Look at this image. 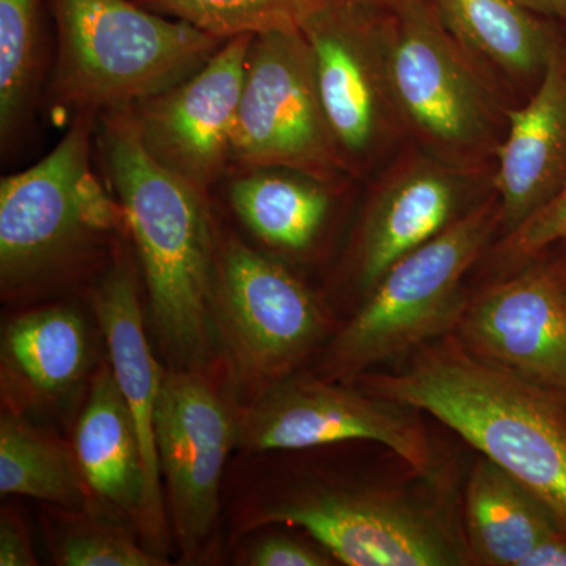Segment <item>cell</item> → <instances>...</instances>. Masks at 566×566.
<instances>
[{
    "mask_svg": "<svg viewBox=\"0 0 566 566\" xmlns=\"http://www.w3.org/2000/svg\"><path fill=\"white\" fill-rule=\"evenodd\" d=\"M367 392L428 412L527 488L566 531V409L560 398L479 359L458 338L394 375H363Z\"/></svg>",
    "mask_w": 566,
    "mask_h": 566,
    "instance_id": "1",
    "label": "cell"
},
{
    "mask_svg": "<svg viewBox=\"0 0 566 566\" xmlns=\"http://www.w3.org/2000/svg\"><path fill=\"white\" fill-rule=\"evenodd\" d=\"M99 117V148L139 252L153 324L174 356L196 365L210 348L218 274L208 197L145 150L132 107Z\"/></svg>",
    "mask_w": 566,
    "mask_h": 566,
    "instance_id": "2",
    "label": "cell"
},
{
    "mask_svg": "<svg viewBox=\"0 0 566 566\" xmlns=\"http://www.w3.org/2000/svg\"><path fill=\"white\" fill-rule=\"evenodd\" d=\"M50 3L57 29L51 95L55 106L77 115L132 107L166 91L223 43L136 0Z\"/></svg>",
    "mask_w": 566,
    "mask_h": 566,
    "instance_id": "3",
    "label": "cell"
},
{
    "mask_svg": "<svg viewBox=\"0 0 566 566\" xmlns=\"http://www.w3.org/2000/svg\"><path fill=\"white\" fill-rule=\"evenodd\" d=\"M95 114H80L39 163L0 181L3 293L43 281L128 227L125 211L92 169Z\"/></svg>",
    "mask_w": 566,
    "mask_h": 566,
    "instance_id": "4",
    "label": "cell"
},
{
    "mask_svg": "<svg viewBox=\"0 0 566 566\" xmlns=\"http://www.w3.org/2000/svg\"><path fill=\"white\" fill-rule=\"evenodd\" d=\"M499 222L501 207L486 200L395 262L335 337L327 375L360 378L368 368L458 327L468 307L464 275L485 252Z\"/></svg>",
    "mask_w": 566,
    "mask_h": 566,
    "instance_id": "5",
    "label": "cell"
},
{
    "mask_svg": "<svg viewBox=\"0 0 566 566\" xmlns=\"http://www.w3.org/2000/svg\"><path fill=\"white\" fill-rule=\"evenodd\" d=\"M447 31L431 0L390 6L387 77L398 114L441 150L490 147L499 106L472 55Z\"/></svg>",
    "mask_w": 566,
    "mask_h": 566,
    "instance_id": "6",
    "label": "cell"
},
{
    "mask_svg": "<svg viewBox=\"0 0 566 566\" xmlns=\"http://www.w3.org/2000/svg\"><path fill=\"white\" fill-rule=\"evenodd\" d=\"M245 169H286L319 182L346 166L331 132L314 59L301 31L252 39L232 142Z\"/></svg>",
    "mask_w": 566,
    "mask_h": 566,
    "instance_id": "7",
    "label": "cell"
},
{
    "mask_svg": "<svg viewBox=\"0 0 566 566\" xmlns=\"http://www.w3.org/2000/svg\"><path fill=\"white\" fill-rule=\"evenodd\" d=\"M411 409L376 394L283 376L262 387L237 417V446L264 452L374 441L416 471L428 472L433 464L430 442Z\"/></svg>",
    "mask_w": 566,
    "mask_h": 566,
    "instance_id": "8",
    "label": "cell"
},
{
    "mask_svg": "<svg viewBox=\"0 0 566 566\" xmlns=\"http://www.w3.org/2000/svg\"><path fill=\"white\" fill-rule=\"evenodd\" d=\"M212 314L234 371L262 387L289 375L324 331L314 294L282 264L238 240L218 260Z\"/></svg>",
    "mask_w": 566,
    "mask_h": 566,
    "instance_id": "9",
    "label": "cell"
},
{
    "mask_svg": "<svg viewBox=\"0 0 566 566\" xmlns=\"http://www.w3.org/2000/svg\"><path fill=\"white\" fill-rule=\"evenodd\" d=\"M245 524L301 527L348 566H453L468 558L434 513L374 491H301L255 510Z\"/></svg>",
    "mask_w": 566,
    "mask_h": 566,
    "instance_id": "10",
    "label": "cell"
},
{
    "mask_svg": "<svg viewBox=\"0 0 566 566\" xmlns=\"http://www.w3.org/2000/svg\"><path fill=\"white\" fill-rule=\"evenodd\" d=\"M252 39L241 35L223 41L199 70L132 106L145 150L205 197L232 161Z\"/></svg>",
    "mask_w": 566,
    "mask_h": 566,
    "instance_id": "11",
    "label": "cell"
},
{
    "mask_svg": "<svg viewBox=\"0 0 566 566\" xmlns=\"http://www.w3.org/2000/svg\"><path fill=\"white\" fill-rule=\"evenodd\" d=\"M389 22L385 3L327 0L301 25L324 114L345 159L375 147L394 106L386 61Z\"/></svg>",
    "mask_w": 566,
    "mask_h": 566,
    "instance_id": "12",
    "label": "cell"
},
{
    "mask_svg": "<svg viewBox=\"0 0 566 566\" xmlns=\"http://www.w3.org/2000/svg\"><path fill=\"white\" fill-rule=\"evenodd\" d=\"M234 444L237 419L210 382L197 371H166L156 447L175 534L186 557L197 556L214 527L223 464Z\"/></svg>",
    "mask_w": 566,
    "mask_h": 566,
    "instance_id": "13",
    "label": "cell"
},
{
    "mask_svg": "<svg viewBox=\"0 0 566 566\" xmlns=\"http://www.w3.org/2000/svg\"><path fill=\"white\" fill-rule=\"evenodd\" d=\"M458 340L479 359L566 398V292L532 266L468 304Z\"/></svg>",
    "mask_w": 566,
    "mask_h": 566,
    "instance_id": "14",
    "label": "cell"
},
{
    "mask_svg": "<svg viewBox=\"0 0 566 566\" xmlns=\"http://www.w3.org/2000/svg\"><path fill=\"white\" fill-rule=\"evenodd\" d=\"M93 305L109 349L112 374L139 436L147 482L139 528L153 546H161L166 539V517L156 447V415L164 374L159 371L145 334L139 294L133 275L123 268L111 271L96 289Z\"/></svg>",
    "mask_w": 566,
    "mask_h": 566,
    "instance_id": "15",
    "label": "cell"
},
{
    "mask_svg": "<svg viewBox=\"0 0 566 566\" xmlns=\"http://www.w3.org/2000/svg\"><path fill=\"white\" fill-rule=\"evenodd\" d=\"M494 185L506 232L516 229L566 181V52L558 44L526 106L506 114Z\"/></svg>",
    "mask_w": 566,
    "mask_h": 566,
    "instance_id": "16",
    "label": "cell"
},
{
    "mask_svg": "<svg viewBox=\"0 0 566 566\" xmlns=\"http://www.w3.org/2000/svg\"><path fill=\"white\" fill-rule=\"evenodd\" d=\"M465 188L460 175L436 163L401 170L376 196L365 214L357 248V277L371 290L409 252L433 240L463 216Z\"/></svg>",
    "mask_w": 566,
    "mask_h": 566,
    "instance_id": "17",
    "label": "cell"
},
{
    "mask_svg": "<svg viewBox=\"0 0 566 566\" xmlns=\"http://www.w3.org/2000/svg\"><path fill=\"white\" fill-rule=\"evenodd\" d=\"M74 455L88 490L140 526L145 510L144 458L132 412L111 368L93 379L74 436Z\"/></svg>",
    "mask_w": 566,
    "mask_h": 566,
    "instance_id": "18",
    "label": "cell"
},
{
    "mask_svg": "<svg viewBox=\"0 0 566 566\" xmlns=\"http://www.w3.org/2000/svg\"><path fill=\"white\" fill-rule=\"evenodd\" d=\"M87 334L84 319L71 308L18 316L3 331V387L29 403L57 400L87 370Z\"/></svg>",
    "mask_w": 566,
    "mask_h": 566,
    "instance_id": "19",
    "label": "cell"
},
{
    "mask_svg": "<svg viewBox=\"0 0 566 566\" xmlns=\"http://www.w3.org/2000/svg\"><path fill=\"white\" fill-rule=\"evenodd\" d=\"M465 524L472 554L493 566H523L539 542L562 528L542 501L490 460L480 461L469 479Z\"/></svg>",
    "mask_w": 566,
    "mask_h": 566,
    "instance_id": "20",
    "label": "cell"
},
{
    "mask_svg": "<svg viewBox=\"0 0 566 566\" xmlns=\"http://www.w3.org/2000/svg\"><path fill=\"white\" fill-rule=\"evenodd\" d=\"M465 51L513 76H542L558 40L542 14L517 0H431Z\"/></svg>",
    "mask_w": 566,
    "mask_h": 566,
    "instance_id": "21",
    "label": "cell"
},
{
    "mask_svg": "<svg viewBox=\"0 0 566 566\" xmlns=\"http://www.w3.org/2000/svg\"><path fill=\"white\" fill-rule=\"evenodd\" d=\"M275 169H248L230 185V203L259 240L301 252L311 248L329 212V193L314 178H296Z\"/></svg>",
    "mask_w": 566,
    "mask_h": 566,
    "instance_id": "22",
    "label": "cell"
},
{
    "mask_svg": "<svg viewBox=\"0 0 566 566\" xmlns=\"http://www.w3.org/2000/svg\"><path fill=\"white\" fill-rule=\"evenodd\" d=\"M0 493L28 495L81 509L91 490L74 453L20 417L3 415L0 422Z\"/></svg>",
    "mask_w": 566,
    "mask_h": 566,
    "instance_id": "23",
    "label": "cell"
},
{
    "mask_svg": "<svg viewBox=\"0 0 566 566\" xmlns=\"http://www.w3.org/2000/svg\"><path fill=\"white\" fill-rule=\"evenodd\" d=\"M43 71L41 0H0V140L20 134Z\"/></svg>",
    "mask_w": 566,
    "mask_h": 566,
    "instance_id": "24",
    "label": "cell"
},
{
    "mask_svg": "<svg viewBox=\"0 0 566 566\" xmlns=\"http://www.w3.org/2000/svg\"><path fill=\"white\" fill-rule=\"evenodd\" d=\"M145 9L188 22L208 35L230 40L301 31L303 22L327 0H136Z\"/></svg>",
    "mask_w": 566,
    "mask_h": 566,
    "instance_id": "25",
    "label": "cell"
},
{
    "mask_svg": "<svg viewBox=\"0 0 566 566\" xmlns=\"http://www.w3.org/2000/svg\"><path fill=\"white\" fill-rule=\"evenodd\" d=\"M57 564L65 566H163L161 557L132 538L99 526L77 527L63 538Z\"/></svg>",
    "mask_w": 566,
    "mask_h": 566,
    "instance_id": "26",
    "label": "cell"
},
{
    "mask_svg": "<svg viewBox=\"0 0 566 566\" xmlns=\"http://www.w3.org/2000/svg\"><path fill=\"white\" fill-rule=\"evenodd\" d=\"M566 241V181L553 199L547 200L526 221L506 232L497 256L506 266L527 263L551 245Z\"/></svg>",
    "mask_w": 566,
    "mask_h": 566,
    "instance_id": "27",
    "label": "cell"
},
{
    "mask_svg": "<svg viewBox=\"0 0 566 566\" xmlns=\"http://www.w3.org/2000/svg\"><path fill=\"white\" fill-rule=\"evenodd\" d=\"M253 566H329L333 565L327 554L305 545L289 536H270L253 547L249 556Z\"/></svg>",
    "mask_w": 566,
    "mask_h": 566,
    "instance_id": "28",
    "label": "cell"
},
{
    "mask_svg": "<svg viewBox=\"0 0 566 566\" xmlns=\"http://www.w3.org/2000/svg\"><path fill=\"white\" fill-rule=\"evenodd\" d=\"M0 565H36L28 535H25L20 520L7 512H3L2 521H0Z\"/></svg>",
    "mask_w": 566,
    "mask_h": 566,
    "instance_id": "29",
    "label": "cell"
},
{
    "mask_svg": "<svg viewBox=\"0 0 566 566\" xmlns=\"http://www.w3.org/2000/svg\"><path fill=\"white\" fill-rule=\"evenodd\" d=\"M523 566H566V531L546 536L528 554Z\"/></svg>",
    "mask_w": 566,
    "mask_h": 566,
    "instance_id": "30",
    "label": "cell"
},
{
    "mask_svg": "<svg viewBox=\"0 0 566 566\" xmlns=\"http://www.w3.org/2000/svg\"><path fill=\"white\" fill-rule=\"evenodd\" d=\"M543 18L566 22V0H517Z\"/></svg>",
    "mask_w": 566,
    "mask_h": 566,
    "instance_id": "31",
    "label": "cell"
},
{
    "mask_svg": "<svg viewBox=\"0 0 566 566\" xmlns=\"http://www.w3.org/2000/svg\"><path fill=\"white\" fill-rule=\"evenodd\" d=\"M549 270L551 273L556 275L557 281L560 282V285L564 286L566 292V260H564L562 263H558L557 266H551Z\"/></svg>",
    "mask_w": 566,
    "mask_h": 566,
    "instance_id": "32",
    "label": "cell"
},
{
    "mask_svg": "<svg viewBox=\"0 0 566 566\" xmlns=\"http://www.w3.org/2000/svg\"><path fill=\"white\" fill-rule=\"evenodd\" d=\"M375 2L385 3V6H392L397 0H375Z\"/></svg>",
    "mask_w": 566,
    "mask_h": 566,
    "instance_id": "33",
    "label": "cell"
}]
</instances>
